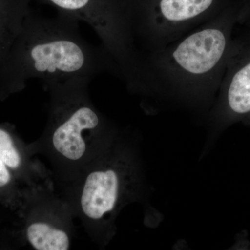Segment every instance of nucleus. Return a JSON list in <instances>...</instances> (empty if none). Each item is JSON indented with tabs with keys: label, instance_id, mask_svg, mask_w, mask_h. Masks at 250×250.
<instances>
[{
	"label": "nucleus",
	"instance_id": "obj_1",
	"mask_svg": "<svg viewBox=\"0 0 250 250\" xmlns=\"http://www.w3.org/2000/svg\"><path fill=\"white\" fill-rule=\"evenodd\" d=\"M105 72L119 77L109 54L85 40L78 21L64 14L49 19L29 14L0 63V100L22 91L33 79L45 85Z\"/></svg>",
	"mask_w": 250,
	"mask_h": 250
},
{
	"label": "nucleus",
	"instance_id": "obj_2",
	"mask_svg": "<svg viewBox=\"0 0 250 250\" xmlns=\"http://www.w3.org/2000/svg\"><path fill=\"white\" fill-rule=\"evenodd\" d=\"M238 17L226 13L178 40L145 55L150 94L161 93L193 106L208 104L218 93Z\"/></svg>",
	"mask_w": 250,
	"mask_h": 250
},
{
	"label": "nucleus",
	"instance_id": "obj_3",
	"mask_svg": "<svg viewBox=\"0 0 250 250\" xmlns=\"http://www.w3.org/2000/svg\"><path fill=\"white\" fill-rule=\"evenodd\" d=\"M91 80L74 77L44 85L49 94L48 119L40 139L29 146L34 155L47 158L64 186L118 134L90 100Z\"/></svg>",
	"mask_w": 250,
	"mask_h": 250
},
{
	"label": "nucleus",
	"instance_id": "obj_4",
	"mask_svg": "<svg viewBox=\"0 0 250 250\" xmlns=\"http://www.w3.org/2000/svg\"><path fill=\"white\" fill-rule=\"evenodd\" d=\"M118 134L64 186L65 201L90 236L104 243L120 210L134 198L139 171L132 153L114 144Z\"/></svg>",
	"mask_w": 250,
	"mask_h": 250
},
{
	"label": "nucleus",
	"instance_id": "obj_5",
	"mask_svg": "<svg viewBox=\"0 0 250 250\" xmlns=\"http://www.w3.org/2000/svg\"><path fill=\"white\" fill-rule=\"evenodd\" d=\"M215 3V0H158L151 7L133 13L131 26L137 46L139 42L148 54L178 40L218 16L213 15Z\"/></svg>",
	"mask_w": 250,
	"mask_h": 250
},
{
	"label": "nucleus",
	"instance_id": "obj_6",
	"mask_svg": "<svg viewBox=\"0 0 250 250\" xmlns=\"http://www.w3.org/2000/svg\"><path fill=\"white\" fill-rule=\"evenodd\" d=\"M53 190L39 192L19 213L24 241L36 250H67L72 241L71 208Z\"/></svg>",
	"mask_w": 250,
	"mask_h": 250
},
{
	"label": "nucleus",
	"instance_id": "obj_7",
	"mask_svg": "<svg viewBox=\"0 0 250 250\" xmlns=\"http://www.w3.org/2000/svg\"><path fill=\"white\" fill-rule=\"evenodd\" d=\"M213 116L220 127L250 118V34L235 38Z\"/></svg>",
	"mask_w": 250,
	"mask_h": 250
},
{
	"label": "nucleus",
	"instance_id": "obj_8",
	"mask_svg": "<svg viewBox=\"0 0 250 250\" xmlns=\"http://www.w3.org/2000/svg\"><path fill=\"white\" fill-rule=\"evenodd\" d=\"M29 14L25 0H0V63L9 53Z\"/></svg>",
	"mask_w": 250,
	"mask_h": 250
},
{
	"label": "nucleus",
	"instance_id": "obj_9",
	"mask_svg": "<svg viewBox=\"0 0 250 250\" xmlns=\"http://www.w3.org/2000/svg\"><path fill=\"white\" fill-rule=\"evenodd\" d=\"M34 195L21 183L0 154V204L19 213Z\"/></svg>",
	"mask_w": 250,
	"mask_h": 250
},
{
	"label": "nucleus",
	"instance_id": "obj_10",
	"mask_svg": "<svg viewBox=\"0 0 250 250\" xmlns=\"http://www.w3.org/2000/svg\"><path fill=\"white\" fill-rule=\"evenodd\" d=\"M62 10L64 15L82 21L90 27H98L103 22L107 3L103 0H48Z\"/></svg>",
	"mask_w": 250,
	"mask_h": 250
},
{
	"label": "nucleus",
	"instance_id": "obj_11",
	"mask_svg": "<svg viewBox=\"0 0 250 250\" xmlns=\"http://www.w3.org/2000/svg\"><path fill=\"white\" fill-rule=\"evenodd\" d=\"M247 123H250V118H248V120H246V121Z\"/></svg>",
	"mask_w": 250,
	"mask_h": 250
}]
</instances>
